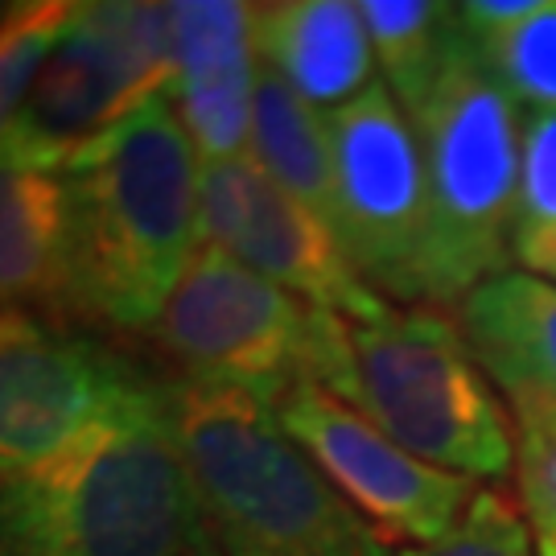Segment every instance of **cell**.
Segmentation results:
<instances>
[{"mask_svg": "<svg viewBox=\"0 0 556 556\" xmlns=\"http://www.w3.org/2000/svg\"><path fill=\"white\" fill-rule=\"evenodd\" d=\"M66 181V309L153 330L202 248V157L169 96L87 140Z\"/></svg>", "mask_w": 556, "mask_h": 556, "instance_id": "cell-1", "label": "cell"}, {"mask_svg": "<svg viewBox=\"0 0 556 556\" xmlns=\"http://www.w3.org/2000/svg\"><path fill=\"white\" fill-rule=\"evenodd\" d=\"M0 556H223L165 383L144 379L62 457L0 478Z\"/></svg>", "mask_w": 556, "mask_h": 556, "instance_id": "cell-2", "label": "cell"}, {"mask_svg": "<svg viewBox=\"0 0 556 556\" xmlns=\"http://www.w3.org/2000/svg\"><path fill=\"white\" fill-rule=\"evenodd\" d=\"M181 457L223 556H392V540L243 388L165 383Z\"/></svg>", "mask_w": 556, "mask_h": 556, "instance_id": "cell-3", "label": "cell"}, {"mask_svg": "<svg viewBox=\"0 0 556 556\" xmlns=\"http://www.w3.org/2000/svg\"><path fill=\"white\" fill-rule=\"evenodd\" d=\"M326 392L438 470L478 482L516 466V433L491 379L462 326L433 305H388L376 318L346 321Z\"/></svg>", "mask_w": 556, "mask_h": 556, "instance_id": "cell-4", "label": "cell"}, {"mask_svg": "<svg viewBox=\"0 0 556 556\" xmlns=\"http://www.w3.org/2000/svg\"><path fill=\"white\" fill-rule=\"evenodd\" d=\"M408 119L429 181V305L445 309L507 273L523 157L519 103L482 62L466 21Z\"/></svg>", "mask_w": 556, "mask_h": 556, "instance_id": "cell-5", "label": "cell"}, {"mask_svg": "<svg viewBox=\"0 0 556 556\" xmlns=\"http://www.w3.org/2000/svg\"><path fill=\"white\" fill-rule=\"evenodd\" d=\"M174 87L169 4H75L0 153L62 169L87 140Z\"/></svg>", "mask_w": 556, "mask_h": 556, "instance_id": "cell-6", "label": "cell"}, {"mask_svg": "<svg viewBox=\"0 0 556 556\" xmlns=\"http://www.w3.org/2000/svg\"><path fill=\"white\" fill-rule=\"evenodd\" d=\"M326 318L330 309L202 243L153 334L186 379L243 388L277 408L293 388L318 376Z\"/></svg>", "mask_w": 556, "mask_h": 556, "instance_id": "cell-7", "label": "cell"}, {"mask_svg": "<svg viewBox=\"0 0 556 556\" xmlns=\"http://www.w3.org/2000/svg\"><path fill=\"white\" fill-rule=\"evenodd\" d=\"M326 124L338 248L379 298L429 305V181L413 119L388 83H371Z\"/></svg>", "mask_w": 556, "mask_h": 556, "instance_id": "cell-8", "label": "cell"}, {"mask_svg": "<svg viewBox=\"0 0 556 556\" xmlns=\"http://www.w3.org/2000/svg\"><path fill=\"white\" fill-rule=\"evenodd\" d=\"M202 243L223 248L252 273L346 321H367L388 309V301L351 268L334 231L285 194L252 153L202 161Z\"/></svg>", "mask_w": 556, "mask_h": 556, "instance_id": "cell-9", "label": "cell"}, {"mask_svg": "<svg viewBox=\"0 0 556 556\" xmlns=\"http://www.w3.org/2000/svg\"><path fill=\"white\" fill-rule=\"evenodd\" d=\"M285 433L388 540H441L475 503V478L450 475L400 450L371 420L318 383H301L277 404Z\"/></svg>", "mask_w": 556, "mask_h": 556, "instance_id": "cell-10", "label": "cell"}, {"mask_svg": "<svg viewBox=\"0 0 556 556\" xmlns=\"http://www.w3.org/2000/svg\"><path fill=\"white\" fill-rule=\"evenodd\" d=\"M144 379L96 342L50 334L0 309V478L62 457Z\"/></svg>", "mask_w": 556, "mask_h": 556, "instance_id": "cell-11", "label": "cell"}, {"mask_svg": "<svg viewBox=\"0 0 556 556\" xmlns=\"http://www.w3.org/2000/svg\"><path fill=\"white\" fill-rule=\"evenodd\" d=\"M174 17V87L186 132L202 161L243 157L252 144L256 100V50H252V4L190 0L169 4Z\"/></svg>", "mask_w": 556, "mask_h": 556, "instance_id": "cell-12", "label": "cell"}, {"mask_svg": "<svg viewBox=\"0 0 556 556\" xmlns=\"http://www.w3.org/2000/svg\"><path fill=\"white\" fill-rule=\"evenodd\" d=\"M478 367L519 420H556V285L523 268L482 280L457 305Z\"/></svg>", "mask_w": 556, "mask_h": 556, "instance_id": "cell-13", "label": "cell"}, {"mask_svg": "<svg viewBox=\"0 0 556 556\" xmlns=\"http://www.w3.org/2000/svg\"><path fill=\"white\" fill-rule=\"evenodd\" d=\"M252 50L260 66L289 83L321 116L379 83L363 9L346 0L252 4Z\"/></svg>", "mask_w": 556, "mask_h": 556, "instance_id": "cell-14", "label": "cell"}, {"mask_svg": "<svg viewBox=\"0 0 556 556\" xmlns=\"http://www.w3.org/2000/svg\"><path fill=\"white\" fill-rule=\"evenodd\" d=\"M0 301L66 309L62 169L0 153Z\"/></svg>", "mask_w": 556, "mask_h": 556, "instance_id": "cell-15", "label": "cell"}, {"mask_svg": "<svg viewBox=\"0 0 556 556\" xmlns=\"http://www.w3.org/2000/svg\"><path fill=\"white\" fill-rule=\"evenodd\" d=\"M248 153L260 169L277 181L285 194L309 206L334 231V153H330V124L314 112L285 79L268 66L256 71V100H252V144Z\"/></svg>", "mask_w": 556, "mask_h": 556, "instance_id": "cell-16", "label": "cell"}, {"mask_svg": "<svg viewBox=\"0 0 556 556\" xmlns=\"http://www.w3.org/2000/svg\"><path fill=\"white\" fill-rule=\"evenodd\" d=\"M358 9L371 34L376 62L383 66V83L408 116L438 83L441 62L462 34V13L457 4L433 0H367Z\"/></svg>", "mask_w": 556, "mask_h": 556, "instance_id": "cell-17", "label": "cell"}, {"mask_svg": "<svg viewBox=\"0 0 556 556\" xmlns=\"http://www.w3.org/2000/svg\"><path fill=\"white\" fill-rule=\"evenodd\" d=\"M511 260L523 273L556 285V112L523 116Z\"/></svg>", "mask_w": 556, "mask_h": 556, "instance_id": "cell-18", "label": "cell"}, {"mask_svg": "<svg viewBox=\"0 0 556 556\" xmlns=\"http://www.w3.org/2000/svg\"><path fill=\"white\" fill-rule=\"evenodd\" d=\"M482 62L532 112H556V0H536L523 17L470 29Z\"/></svg>", "mask_w": 556, "mask_h": 556, "instance_id": "cell-19", "label": "cell"}, {"mask_svg": "<svg viewBox=\"0 0 556 556\" xmlns=\"http://www.w3.org/2000/svg\"><path fill=\"white\" fill-rule=\"evenodd\" d=\"M71 13H75V4H62V0L25 4L17 21L0 34V144L9 137V128L17 124L21 108L41 75V62L50 59Z\"/></svg>", "mask_w": 556, "mask_h": 556, "instance_id": "cell-20", "label": "cell"}, {"mask_svg": "<svg viewBox=\"0 0 556 556\" xmlns=\"http://www.w3.org/2000/svg\"><path fill=\"white\" fill-rule=\"evenodd\" d=\"M396 556H540V544L516 503L495 486H486L445 536Z\"/></svg>", "mask_w": 556, "mask_h": 556, "instance_id": "cell-21", "label": "cell"}, {"mask_svg": "<svg viewBox=\"0 0 556 556\" xmlns=\"http://www.w3.org/2000/svg\"><path fill=\"white\" fill-rule=\"evenodd\" d=\"M516 470L540 556H556V420H519Z\"/></svg>", "mask_w": 556, "mask_h": 556, "instance_id": "cell-22", "label": "cell"}, {"mask_svg": "<svg viewBox=\"0 0 556 556\" xmlns=\"http://www.w3.org/2000/svg\"><path fill=\"white\" fill-rule=\"evenodd\" d=\"M21 9H25V4H0V34H4V29H9L13 21H17Z\"/></svg>", "mask_w": 556, "mask_h": 556, "instance_id": "cell-23", "label": "cell"}]
</instances>
